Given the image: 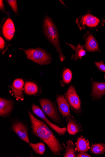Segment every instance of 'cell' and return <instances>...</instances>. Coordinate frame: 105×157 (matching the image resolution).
Wrapping results in <instances>:
<instances>
[{"label": "cell", "mask_w": 105, "mask_h": 157, "mask_svg": "<svg viewBox=\"0 0 105 157\" xmlns=\"http://www.w3.org/2000/svg\"><path fill=\"white\" fill-rule=\"evenodd\" d=\"M56 101L58 106L59 111L63 118H67L70 115V106L66 100L64 95H58Z\"/></svg>", "instance_id": "cell-14"}, {"label": "cell", "mask_w": 105, "mask_h": 157, "mask_svg": "<svg viewBox=\"0 0 105 157\" xmlns=\"http://www.w3.org/2000/svg\"><path fill=\"white\" fill-rule=\"evenodd\" d=\"M83 39L85 40L84 47L86 50L89 52H100L98 42L91 32H87Z\"/></svg>", "instance_id": "cell-11"}, {"label": "cell", "mask_w": 105, "mask_h": 157, "mask_svg": "<svg viewBox=\"0 0 105 157\" xmlns=\"http://www.w3.org/2000/svg\"><path fill=\"white\" fill-rule=\"evenodd\" d=\"M95 63L97 68L99 70L105 73V65L102 61L99 62H95Z\"/></svg>", "instance_id": "cell-24"}, {"label": "cell", "mask_w": 105, "mask_h": 157, "mask_svg": "<svg viewBox=\"0 0 105 157\" xmlns=\"http://www.w3.org/2000/svg\"><path fill=\"white\" fill-rule=\"evenodd\" d=\"M14 107L13 102L10 99L0 98V117L5 118L11 115Z\"/></svg>", "instance_id": "cell-10"}, {"label": "cell", "mask_w": 105, "mask_h": 157, "mask_svg": "<svg viewBox=\"0 0 105 157\" xmlns=\"http://www.w3.org/2000/svg\"><path fill=\"white\" fill-rule=\"evenodd\" d=\"M76 23L80 31L87 28L95 30L103 24L100 19L88 13L78 18Z\"/></svg>", "instance_id": "cell-4"}, {"label": "cell", "mask_w": 105, "mask_h": 157, "mask_svg": "<svg viewBox=\"0 0 105 157\" xmlns=\"http://www.w3.org/2000/svg\"><path fill=\"white\" fill-rule=\"evenodd\" d=\"M7 2L11 7L12 9L14 12L16 13H18V9L17 1L15 0H8L7 1Z\"/></svg>", "instance_id": "cell-23"}, {"label": "cell", "mask_w": 105, "mask_h": 157, "mask_svg": "<svg viewBox=\"0 0 105 157\" xmlns=\"http://www.w3.org/2000/svg\"><path fill=\"white\" fill-rule=\"evenodd\" d=\"M29 144V146L32 148L34 152L36 154L42 155L46 151V147L42 141L37 144L30 143Z\"/></svg>", "instance_id": "cell-21"}, {"label": "cell", "mask_w": 105, "mask_h": 157, "mask_svg": "<svg viewBox=\"0 0 105 157\" xmlns=\"http://www.w3.org/2000/svg\"><path fill=\"white\" fill-rule=\"evenodd\" d=\"M92 92L91 95L93 99L101 98L105 94V82H96L92 79Z\"/></svg>", "instance_id": "cell-15"}, {"label": "cell", "mask_w": 105, "mask_h": 157, "mask_svg": "<svg viewBox=\"0 0 105 157\" xmlns=\"http://www.w3.org/2000/svg\"><path fill=\"white\" fill-rule=\"evenodd\" d=\"M76 157H91V155H90L87 153L86 152H80L76 155Z\"/></svg>", "instance_id": "cell-26"}, {"label": "cell", "mask_w": 105, "mask_h": 157, "mask_svg": "<svg viewBox=\"0 0 105 157\" xmlns=\"http://www.w3.org/2000/svg\"><path fill=\"white\" fill-rule=\"evenodd\" d=\"M6 46L5 41L1 37H0V49L1 51L4 54L5 52L4 50Z\"/></svg>", "instance_id": "cell-25"}, {"label": "cell", "mask_w": 105, "mask_h": 157, "mask_svg": "<svg viewBox=\"0 0 105 157\" xmlns=\"http://www.w3.org/2000/svg\"><path fill=\"white\" fill-rule=\"evenodd\" d=\"M91 150L95 154H103L105 152V144H92L91 146Z\"/></svg>", "instance_id": "cell-22"}, {"label": "cell", "mask_w": 105, "mask_h": 157, "mask_svg": "<svg viewBox=\"0 0 105 157\" xmlns=\"http://www.w3.org/2000/svg\"><path fill=\"white\" fill-rule=\"evenodd\" d=\"M67 146H66L64 143H63V147L66 149V151L64 154L65 157H76L75 146L73 141L69 140L66 142Z\"/></svg>", "instance_id": "cell-19"}, {"label": "cell", "mask_w": 105, "mask_h": 157, "mask_svg": "<svg viewBox=\"0 0 105 157\" xmlns=\"http://www.w3.org/2000/svg\"><path fill=\"white\" fill-rule=\"evenodd\" d=\"M89 142L83 136L78 138L76 143V151L78 152H87L90 149Z\"/></svg>", "instance_id": "cell-17"}, {"label": "cell", "mask_w": 105, "mask_h": 157, "mask_svg": "<svg viewBox=\"0 0 105 157\" xmlns=\"http://www.w3.org/2000/svg\"><path fill=\"white\" fill-rule=\"evenodd\" d=\"M64 96L73 111L79 113L81 109V102L75 88L73 86L70 85L67 91L65 93Z\"/></svg>", "instance_id": "cell-7"}, {"label": "cell", "mask_w": 105, "mask_h": 157, "mask_svg": "<svg viewBox=\"0 0 105 157\" xmlns=\"http://www.w3.org/2000/svg\"><path fill=\"white\" fill-rule=\"evenodd\" d=\"M2 33L4 37L8 40L13 38L15 29L14 24L10 19H8L2 26Z\"/></svg>", "instance_id": "cell-16"}, {"label": "cell", "mask_w": 105, "mask_h": 157, "mask_svg": "<svg viewBox=\"0 0 105 157\" xmlns=\"http://www.w3.org/2000/svg\"><path fill=\"white\" fill-rule=\"evenodd\" d=\"M66 121L67 130L70 135H74L83 131L81 124L70 115L67 118Z\"/></svg>", "instance_id": "cell-13"}, {"label": "cell", "mask_w": 105, "mask_h": 157, "mask_svg": "<svg viewBox=\"0 0 105 157\" xmlns=\"http://www.w3.org/2000/svg\"></svg>", "instance_id": "cell-28"}, {"label": "cell", "mask_w": 105, "mask_h": 157, "mask_svg": "<svg viewBox=\"0 0 105 157\" xmlns=\"http://www.w3.org/2000/svg\"><path fill=\"white\" fill-rule=\"evenodd\" d=\"M66 43L75 52V54H72L71 59H74L76 61H77L78 59L81 60L82 57L86 55V51L84 48V45L82 46L80 44H79L77 46H75L67 43L66 42Z\"/></svg>", "instance_id": "cell-18"}, {"label": "cell", "mask_w": 105, "mask_h": 157, "mask_svg": "<svg viewBox=\"0 0 105 157\" xmlns=\"http://www.w3.org/2000/svg\"><path fill=\"white\" fill-rule=\"evenodd\" d=\"M28 113L33 135L46 144L55 156L61 155L64 149L60 142L46 123L36 118L30 111Z\"/></svg>", "instance_id": "cell-1"}, {"label": "cell", "mask_w": 105, "mask_h": 157, "mask_svg": "<svg viewBox=\"0 0 105 157\" xmlns=\"http://www.w3.org/2000/svg\"><path fill=\"white\" fill-rule=\"evenodd\" d=\"M39 102L43 113L54 122L59 123L60 118L54 103L50 100L46 98L39 99Z\"/></svg>", "instance_id": "cell-5"}, {"label": "cell", "mask_w": 105, "mask_h": 157, "mask_svg": "<svg viewBox=\"0 0 105 157\" xmlns=\"http://www.w3.org/2000/svg\"><path fill=\"white\" fill-rule=\"evenodd\" d=\"M10 129L22 140L28 144H30L28 136V128L24 121L19 119H12Z\"/></svg>", "instance_id": "cell-6"}, {"label": "cell", "mask_w": 105, "mask_h": 157, "mask_svg": "<svg viewBox=\"0 0 105 157\" xmlns=\"http://www.w3.org/2000/svg\"><path fill=\"white\" fill-rule=\"evenodd\" d=\"M0 8L2 11H5V8L3 4V1H0Z\"/></svg>", "instance_id": "cell-27"}, {"label": "cell", "mask_w": 105, "mask_h": 157, "mask_svg": "<svg viewBox=\"0 0 105 157\" xmlns=\"http://www.w3.org/2000/svg\"><path fill=\"white\" fill-rule=\"evenodd\" d=\"M43 30L45 35L55 47L61 62L64 61L65 57L60 45L57 28L51 19L49 17H45L43 21Z\"/></svg>", "instance_id": "cell-2"}, {"label": "cell", "mask_w": 105, "mask_h": 157, "mask_svg": "<svg viewBox=\"0 0 105 157\" xmlns=\"http://www.w3.org/2000/svg\"><path fill=\"white\" fill-rule=\"evenodd\" d=\"M24 82L22 78L15 80L9 87L11 89L10 93L12 96L16 99L17 101H23L24 96L23 93Z\"/></svg>", "instance_id": "cell-9"}, {"label": "cell", "mask_w": 105, "mask_h": 157, "mask_svg": "<svg viewBox=\"0 0 105 157\" xmlns=\"http://www.w3.org/2000/svg\"><path fill=\"white\" fill-rule=\"evenodd\" d=\"M23 90L25 94L28 95L39 96L41 94V87L34 81H26L24 84Z\"/></svg>", "instance_id": "cell-12"}, {"label": "cell", "mask_w": 105, "mask_h": 157, "mask_svg": "<svg viewBox=\"0 0 105 157\" xmlns=\"http://www.w3.org/2000/svg\"><path fill=\"white\" fill-rule=\"evenodd\" d=\"M19 49L24 52L28 59L40 65H47L52 62L51 54L40 48L27 50L21 48Z\"/></svg>", "instance_id": "cell-3"}, {"label": "cell", "mask_w": 105, "mask_h": 157, "mask_svg": "<svg viewBox=\"0 0 105 157\" xmlns=\"http://www.w3.org/2000/svg\"><path fill=\"white\" fill-rule=\"evenodd\" d=\"M72 78V73L71 70L68 68L65 69L62 74V79L59 81L62 86L64 87L66 85L70 83Z\"/></svg>", "instance_id": "cell-20"}, {"label": "cell", "mask_w": 105, "mask_h": 157, "mask_svg": "<svg viewBox=\"0 0 105 157\" xmlns=\"http://www.w3.org/2000/svg\"><path fill=\"white\" fill-rule=\"evenodd\" d=\"M32 111L37 117L43 120L48 125L59 135L63 136L65 134L67 131L66 127L61 128L51 122L47 118L42 110L38 106L33 104L32 106Z\"/></svg>", "instance_id": "cell-8"}]
</instances>
